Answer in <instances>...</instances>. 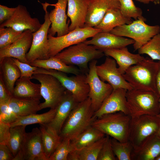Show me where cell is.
Segmentation results:
<instances>
[{
    "instance_id": "681fc988",
    "label": "cell",
    "mask_w": 160,
    "mask_h": 160,
    "mask_svg": "<svg viewBox=\"0 0 160 160\" xmlns=\"http://www.w3.org/2000/svg\"><path fill=\"white\" fill-rule=\"evenodd\" d=\"M156 135L158 137L160 138V126Z\"/></svg>"
},
{
    "instance_id": "5bb4252c",
    "label": "cell",
    "mask_w": 160,
    "mask_h": 160,
    "mask_svg": "<svg viewBox=\"0 0 160 160\" xmlns=\"http://www.w3.org/2000/svg\"><path fill=\"white\" fill-rule=\"evenodd\" d=\"M116 64L114 59L106 57L103 63L96 66L97 75L102 81L110 84L113 89L121 88L129 90L133 89L120 73Z\"/></svg>"
},
{
    "instance_id": "4316f807",
    "label": "cell",
    "mask_w": 160,
    "mask_h": 160,
    "mask_svg": "<svg viewBox=\"0 0 160 160\" xmlns=\"http://www.w3.org/2000/svg\"><path fill=\"white\" fill-rule=\"evenodd\" d=\"M31 79L20 77L16 81L12 96L18 98H28L40 99V84H36Z\"/></svg>"
},
{
    "instance_id": "8992f818",
    "label": "cell",
    "mask_w": 160,
    "mask_h": 160,
    "mask_svg": "<svg viewBox=\"0 0 160 160\" xmlns=\"http://www.w3.org/2000/svg\"><path fill=\"white\" fill-rule=\"evenodd\" d=\"M131 117L122 112L110 113L97 118L92 126L121 142L129 141Z\"/></svg>"
},
{
    "instance_id": "816d5d0a",
    "label": "cell",
    "mask_w": 160,
    "mask_h": 160,
    "mask_svg": "<svg viewBox=\"0 0 160 160\" xmlns=\"http://www.w3.org/2000/svg\"><path fill=\"white\" fill-rule=\"evenodd\" d=\"M159 105H160V97L159 99ZM157 116L160 118V113Z\"/></svg>"
},
{
    "instance_id": "5b68a950",
    "label": "cell",
    "mask_w": 160,
    "mask_h": 160,
    "mask_svg": "<svg viewBox=\"0 0 160 160\" xmlns=\"http://www.w3.org/2000/svg\"><path fill=\"white\" fill-rule=\"evenodd\" d=\"M160 126V118L157 115H144L132 119L129 141L133 153L140 150L154 135Z\"/></svg>"
},
{
    "instance_id": "60d3db41",
    "label": "cell",
    "mask_w": 160,
    "mask_h": 160,
    "mask_svg": "<svg viewBox=\"0 0 160 160\" xmlns=\"http://www.w3.org/2000/svg\"><path fill=\"white\" fill-rule=\"evenodd\" d=\"M114 155L111 147V139L107 135L97 160H115Z\"/></svg>"
},
{
    "instance_id": "8fae6325",
    "label": "cell",
    "mask_w": 160,
    "mask_h": 160,
    "mask_svg": "<svg viewBox=\"0 0 160 160\" xmlns=\"http://www.w3.org/2000/svg\"><path fill=\"white\" fill-rule=\"evenodd\" d=\"M45 12L44 21L37 31L33 33V39L31 48L26 55V58L29 64L37 59H47L48 55V30L51 23L47 10L48 3H41Z\"/></svg>"
},
{
    "instance_id": "ac0fdd59",
    "label": "cell",
    "mask_w": 160,
    "mask_h": 160,
    "mask_svg": "<svg viewBox=\"0 0 160 160\" xmlns=\"http://www.w3.org/2000/svg\"><path fill=\"white\" fill-rule=\"evenodd\" d=\"M67 3L68 0H57L56 4L49 3V6H54L55 8L49 13L51 24L48 34L54 36L57 33V36L60 37L69 32V23H67V15L66 13Z\"/></svg>"
},
{
    "instance_id": "f546056e",
    "label": "cell",
    "mask_w": 160,
    "mask_h": 160,
    "mask_svg": "<svg viewBox=\"0 0 160 160\" xmlns=\"http://www.w3.org/2000/svg\"><path fill=\"white\" fill-rule=\"evenodd\" d=\"M106 138L105 136L80 150L72 151L68 160H97Z\"/></svg>"
},
{
    "instance_id": "44dd1931",
    "label": "cell",
    "mask_w": 160,
    "mask_h": 160,
    "mask_svg": "<svg viewBox=\"0 0 160 160\" xmlns=\"http://www.w3.org/2000/svg\"><path fill=\"white\" fill-rule=\"evenodd\" d=\"M79 103L72 93L66 90L62 100L56 107L54 118L48 124L60 135L66 120Z\"/></svg>"
},
{
    "instance_id": "30bf717a",
    "label": "cell",
    "mask_w": 160,
    "mask_h": 160,
    "mask_svg": "<svg viewBox=\"0 0 160 160\" xmlns=\"http://www.w3.org/2000/svg\"><path fill=\"white\" fill-rule=\"evenodd\" d=\"M101 31L94 28H77L60 37H55L48 34L49 58L54 57L65 48L86 40Z\"/></svg>"
},
{
    "instance_id": "83f0119b",
    "label": "cell",
    "mask_w": 160,
    "mask_h": 160,
    "mask_svg": "<svg viewBox=\"0 0 160 160\" xmlns=\"http://www.w3.org/2000/svg\"><path fill=\"white\" fill-rule=\"evenodd\" d=\"M39 125L44 151L49 160L62 139L60 135L48 124H40Z\"/></svg>"
},
{
    "instance_id": "f907efd6",
    "label": "cell",
    "mask_w": 160,
    "mask_h": 160,
    "mask_svg": "<svg viewBox=\"0 0 160 160\" xmlns=\"http://www.w3.org/2000/svg\"><path fill=\"white\" fill-rule=\"evenodd\" d=\"M155 160H160V155L156 158Z\"/></svg>"
},
{
    "instance_id": "4dcf8cb0",
    "label": "cell",
    "mask_w": 160,
    "mask_h": 160,
    "mask_svg": "<svg viewBox=\"0 0 160 160\" xmlns=\"http://www.w3.org/2000/svg\"><path fill=\"white\" fill-rule=\"evenodd\" d=\"M105 135L91 126L71 140L72 151L80 150L104 137Z\"/></svg>"
},
{
    "instance_id": "d590c367",
    "label": "cell",
    "mask_w": 160,
    "mask_h": 160,
    "mask_svg": "<svg viewBox=\"0 0 160 160\" xmlns=\"http://www.w3.org/2000/svg\"><path fill=\"white\" fill-rule=\"evenodd\" d=\"M140 54H145L152 60L160 61V33L153 37L138 49Z\"/></svg>"
},
{
    "instance_id": "4fadbf2b",
    "label": "cell",
    "mask_w": 160,
    "mask_h": 160,
    "mask_svg": "<svg viewBox=\"0 0 160 160\" xmlns=\"http://www.w3.org/2000/svg\"><path fill=\"white\" fill-rule=\"evenodd\" d=\"M14 160H48L44 153L39 129L26 132L21 148Z\"/></svg>"
},
{
    "instance_id": "9c48e42d",
    "label": "cell",
    "mask_w": 160,
    "mask_h": 160,
    "mask_svg": "<svg viewBox=\"0 0 160 160\" xmlns=\"http://www.w3.org/2000/svg\"><path fill=\"white\" fill-rule=\"evenodd\" d=\"M37 73L49 74L56 77L66 89L72 93L79 103L89 97V88L85 73H81L69 76L66 73L60 71L39 68H37L34 74Z\"/></svg>"
},
{
    "instance_id": "484cf974",
    "label": "cell",
    "mask_w": 160,
    "mask_h": 160,
    "mask_svg": "<svg viewBox=\"0 0 160 160\" xmlns=\"http://www.w3.org/2000/svg\"><path fill=\"white\" fill-rule=\"evenodd\" d=\"M133 21L125 17L120 8H113L106 12L100 23L94 28L102 32H110L116 27L130 24Z\"/></svg>"
},
{
    "instance_id": "f5cc1de1",
    "label": "cell",
    "mask_w": 160,
    "mask_h": 160,
    "mask_svg": "<svg viewBox=\"0 0 160 160\" xmlns=\"http://www.w3.org/2000/svg\"><path fill=\"white\" fill-rule=\"evenodd\" d=\"M159 0L160 1V0Z\"/></svg>"
},
{
    "instance_id": "7402d4cb",
    "label": "cell",
    "mask_w": 160,
    "mask_h": 160,
    "mask_svg": "<svg viewBox=\"0 0 160 160\" xmlns=\"http://www.w3.org/2000/svg\"><path fill=\"white\" fill-rule=\"evenodd\" d=\"M90 0H68L67 15L70 19L69 32L84 28Z\"/></svg>"
},
{
    "instance_id": "1f68e13d",
    "label": "cell",
    "mask_w": 160,
    "mask_h": 160,
    "mask_svg": "<svg viewBox=\"0 0 160 160\" xmlns=\"http://www.w3.org/2000/svg\"><path fill=\"white\" fill-rule=\"evenodd\" d=\"M160 155V138L155 135L139 151L133 153L132 160H155Z\"/></svg>"
},
{
    "instance_id": "7c38bea8",
    "label": "cell",
    "mask_w": 160,
    "mask_h": 160,
    "mask_svg": "<svg viewBox=\"0 0 160 160\" xmlns=\"http://www.w3.org/2000/svg\"><path fill=\"white\" fill-rule=\"evenodd\" d=\"M97 63L96 60L89 63V71L86 74L89 88V97L91 99L92 106L95 112L99 109L113 90L110 84L102 81L97 75L96 69Z\"/></svg>"
},
{
    "instance_id": "7bdbcfd3",
    "label": "cell",
    "mask_w": 160,
    "mask_h": 160,
    "mask_svg": "<svg viewBox=\"0 0 160 160\" xmlns=\"http://www.w3.org/2000/svg\"><path fill=\"white\" fill-rule=\"evenodd\" d=\"M10 125L0 121V144L7 145L10 136Z\"/></svg>"
},
{
    "instance_id": "d6a6232c",
    "label": "cell",
    "mask_w": 160,
    "mask_h": 160,
    "mask_svg": "<svg viewBox=\"0 0 160 160\" xmlns=\"http://www.w3.org/2000/svg\"><path fill=\"white\" fill-rule=\"evenodd\" d=\"M56 108H50L47 112L41 114H34L19 117L15 122L10 124V127L17 125L27 126L35 124H49L54 118Z\"/></svg>"
},
{
    "instance_id": "f35d334b",
    "label": "cell",
    "mask_w": 160,
    "mask_h": 160,
    "mask_svg": "<svg viewBox=\"0 0 160 160\" xmlns=\"http://www.w3.org/2000/svg\"><path fill=\"white\" fill-rule=\"evenodd\" d=\"M72 151L71 140L67 138H63L49 160H68V155Z\"/></svg>"
},
{
    "instance_id": "ffe728a7",
    "label": "cell",
    "mask_w": 160,
    "mask_h": 160,
    "mask_svg": "<svg viewBox=\"0 0 160 160\" xmlns=\"http://www.w3.org/2000/svg\"><path fill=\"white\" fill-rule=\"evenodd\" d=\"M120 7L119 0H90L84 28H94L108 10Z\"/></svg>"
},
{
    "instance_id": "7a4b0ae2",
    "label": "cell",
    "mask_w": 160,
    "mask_h": 160,
    "mask_svg": "<svg viewBox=\"0 0 160 160\" xmlns=\"http://www.w3.org/2000/svg\"><path fill=\"white\" fill-rule=\"evenodd\" d=\"M158 67V62L147 57L129 67L123 76L134 89L157 92L156 78Z\"/></svg>"
},
{
    "instance_id": "277c9868",
    "label": "cell",
    "mask_w": 160,
    "mask_h": 160,
    "mask_svg": "<svg viewBox=\"0 0 160 160\" xmlns=\"http://www.w3.org/2000/svg\"><path fill=\"white\" fill-rule=\"evenodd\" d=\"M160 95L152 91L133 88L127 90L126 98L132 119L144 115H158L160 113Z\"/></svg>"
},
{
    "instance_id": "bcb514c9",
    "label": "cell",
    "mask_w": 160,
    "mask_h": 160,
    "mask_svg": "<svg viewBox=\"0 0 160 160\" xmlns=\"http://www.w3.org/2000/svg\"><path fill=\"white\" fill-rule=\"evenodd\" d=\"M12 96L0 78V102H8Z\"/></svg>"
},
{
    "instance_id": "6da1fadb",
    "label": "cell",
    "mask_w": 160,
    "mask_h": 160,
    "mask_svg": "<svg viewBox=\"0 0 160 160\" xmlns=\"http://www.w3.org/2000/svg\"><path fill=\"white\" fill-rule=\"evenodd\" d=\"M88 97L79 103L73 109L65 122L60 135L62 139L67 138L71 140L92 126L96 119Z\"/></svg>"
},
{
    "instance_id": "ab89813d",
    "label": "cell",
    "mask_w": 160,
    "mask_h": 160,
    "mask_svg": "<svg viewBox=\"0 0 160 160\" xmlns=\"http://www.w3.org/2000/svg\"><path fill=\"white\" fill-rule=\"evenodd\" d=\"M19 117L9 107L8 102H0V121L10 124Z\"/></svg>"
},
{
    "instance_id": "e575fe53",
    "label": "cell",
    "mask_w": 160,
    "mask_h": 160,
    "mask_svg": "<svg viewBox=\"0 0 160 160\" xmlns=\"http://www.w3.org/2000/svg\"><path fill=\"white\" fill-rule=\"evenodd\" d=\"M111 144L113 153L118 160H132L134 150L129 141L123 143L113 138L111 139Z\"/></svg>"
},
{
    "instance_id": "836d02e7",
    "label": "cell",
    "mask_w": 160,
    "mask_h": 160,
    "mask_svg": "<svg viewBox=\"0 0 160 160\" xmlns=\"http://www.w3.org/2000/svg\"><path fill=\"white\" fill-rule=\"evenodd\" d=\"M26 127L21 125L10 127V137L7 145L14 158L21 147L26 133Z\"/></svg>"
},
{
    "instance_id": "52a82bcc",
    "label": "cell",
    "mask_w": 160,
    "mask_h": 160,
    "mask_svg": "<svg viewBox=\"0 0 160 160\" xmlns=\"http://www.w3.org/2000/svg\"><path fill=\"white\" fill-rule=\"evenodd\" d=\"M145 22L141 19L135 20L130 24L115 27L110 33L134 40V49L138 50L154 36L160 33L159 25H150Z\"/></svg>"
},
{
    "instance_id": "8d00e7d4",
    "label": "cell",
    "mask_w": 160,
    "mask_h": 160,
    "mask_svg": "<svg viewBox=\"0 0 160 160\" xmlns=\"http://www.w3.org/2000/svg\"><path fill=\"white\" fill-rule=\"evenodd\" d=\"M120 4V10L123 15L126 18L135 20H142L146 21L143 16V11L140 8L136 7L132 0H119Z\"/></svg>"
},
{
    "instance_id": "9a60e30c",
    "label": "cell",
    "mask_w": 160,
    "mask_h": 160,
    "mask_svg": "<svg viewBox=\"0 0 160 160\" xmlns=\"http://www.w3.org/2000/svg\"><path fill=\"white\" fill-rule=\"evenodd\" d=\"M13 15L0 25V27H10L19 31L30 30L33 33L37 31L42 24L39 19L31 17L26 7L18 5Z\"/></svg>"
},
{
    "instance_id": "d4e9b609",
    "label": "cell",
    "mask_w": 160,
    "mask_h": 160,
    "mask_svg": "<svg viewBox=\"0 0 160 160\" xmlns=\"http://www.w3.org/2000/svg\"><path fill=\"white\" fill-rule=\"evenodd\" d=\"M40 99L12 96L8 102L12 111L18 117L36 114L41 110Z\"/></svg>"
},
{
    "instance_id": "b9f144b4",
    "label": "cell",
    "mask_w": 160,
    "mask_h": 160,
    "mask_svg": "<svg viewBox=\"0 0 160 160\" xmlns=\"http://www.w3.org/2000/svg\"><path fill=\"white\" fill-rule=\"evenodd\" d=\"M13 60L14 63L18 68L20 71V77H26L31 79L34 72L37 69L38 67L22 62L15 58H13Z\"/></svg>"
},
{
    "instance_id": "74e56055",
    "label": "cell",
    "mask_w": 160,
    "mask_h": 160,
    "mask_svg": "<svg viewBox=\"0 0 160 160\" xmlns=\"http://www.w3.org/2000/svg\"><path fill=\"white\" fill-rule=\"evenodd\" d=\"M23 32L17 31L10 27H0V49L14 42L21 36Z\"/></svg>"
},
{
    "instance_id": "f1b7e54d",
    "label": "cell",
    "mask_w": 160,
    "mask_h": 160,
    "mask_svg": "<svg viewBox=\"0 0 160 160\" xmlns=\"http://www.w3.org/2000/svg\"><path fill=\"white\" fill-rule=\"evenodd\" d=\"M30 64L38 68L54 70L66 73L76 75L83 73L78 67L67 65L54 57L47 59L36 60Z\"/></svg>"
},
{
    "instance_id": "d6986e66",
    "label": "cell",
    "mask_w": 160,
    "mask_h": 160,
    "mask_svg": "<svg viewBox=\"0 0 160 160\" xmlns=\"http://www.w3.org/2000/svg\"><path fill=\"white\" fill-rule=\"evenodd\" d=\"M104 52L107 50L120 49L133 44L135 41L131 39L115 35L110 32L101 31L94 36L91 39L84 41Z\"/></svg>"
},
{
    "instance_id": "7dc6e473",
    "label": "cell",
    "mask_w": 160,
    "mask_h": 160,
    "mask_svg": "<svg viewBox=\"0 0 160 160\" xmlns=\"http://www.w3.org/2000/svg\"><path fill=\"white\" fill-rule=\"evenodd\" d=\"M158 67L156 78V87L158 93L160 96V61L158 62Z\"/></svg>"
},
{
    "instance_id": "ee69618b",
    "label": "cell",
    "mask_w": 160,
    "mask_h": 160,
    "mask_svg": "<svg viewBox=\"0 0 160 160\" xmlns=\"http://www.w3.org/2000/svg\"><path fill=\"white\" fill-rule=\"evenodd\" d=\"M16 9V7L10 8L0 5V24L9 19L13 15Z\"/></svg>"
},
{
    "instance_id": "2e32d148",
    "label": "cell",
    "mask_w": 160,
    "mask_h": 160,
    "mask_svg": "<svg viewBox=\"0 0 160 160\" xmlns=\"http://www.w3.org/2000/svg\"><path fill=\"white\" fill-rule=\"evenodd\" d=\"M127 90L121 88L113 89L99 109L95 112V117L97 119L105 114L119 112L130 115L126 98Z\"/></svg>"
},
{
    "instance_id": "ba28073f",
    "label": "cell",
    "mask_w": 160,
    "mask_h": 160,
    "mask_svg": "<svg viewBox=\"0 0 160 160\" xmlns=\"http://www.w3.org/2000/svg\"><path fill=\"white\" fill-rule=\"evenodd\" d=\"M32 79L36 80L40 83L41 94L45 100L40 104L41 110L56 108L66 90L59 80L54 76L43 73L33 74Z\"/></svg>"
},
{
    "instance_id": "3957f363",
    "label": "cell",
    "mask_w": 160,
    "mask_h": 160,
    "mask_svg": "<svg viewBox=\"0 0 160 160\" xmlns=\"http://www.w3.org/2000/svg\"><path fill=\"white\" fill-rule=\"evenodd\" d=\"M104 55L103 51L83 41L67 47L54 57L67 65L77 67L87 74L89 71V63Z\"/></svg>"
},
{
    "instance_id": "c3c4849f",
    "label": "cell",
    "mask_w": 160,
    "mask_h": 160,
    "mask_svg": "<svg viewBox=\"0 0 160 160\" xmlns=\"http://www.w3.org/2000/svg\"><path fill=\"white\" fill-rule=\"evenodd\" d=\"M135 1L144 4H148L150 2H152L155 4H159L160 1L159 0H135Z\"/></svg>"
},
{
    "instance_id": "f6af8a7d",
    "label": "cell",
    "mask_w": 160,
    "mask_h": 160,
    "mask_svg": "<svg viewBox=\"0 0 160 160\" xmlns=\"http://www.w3.org/2000/svg\"><path fill=\"white\" fill-rule=\"evenodd\" d=\"M14 157L6 145L0 144V160H14Z\"/></svg>"
},
{
    "instance_id": "cb8c5ba5",
    "label": "cell",
    "mask_w": 160,
    "mask_h": 160,
    "mask_svg": "<svg viewBox=\"0 0 160 160\" xmlns=\"http://www.w3.org/2000/svg\"><path fill=\"white\" fill-rule=\"evenodd\" d=\"M0 78L12 95L16 82L21 77L20 71L13 58L9 57L0 59Z\"/></svg>"
},
{
    "instance_id": "e0dca14e",
    "label": "cell",
    "mask_w": 160,
    "mask_h": 160,
    "mask_svg": "<svg viewBox=\"0 0 160 160\" xmlns=\"http://www.w3.org/2000/svg\"><path fill=\"white\" fill-rule=\"evenodd\" d=\"M33 39V32L30 30L24 31L16 41L4 48L0 49V59L9 57L29 64L26 55L31 47Z\"/></svg>"
},
{
    "instance_id": "603a6c76",
    "label": "cell",
    "mask_w": 160,
    "mask_h": 160,
    "mask_svg": "<svg viewBox=\"0 0 160 160\" xmlns=\"http://www.w3.org/2000/svg\"><path fill=\"white\" fill-rule=\"evenodd\" d=\"M104 53L105 55L111 57L116 60L119 66L118 69L122 75L131 66L137 64L145 58L139 53L130 52L127 47L107 50Z\"/></svg>"
}]
</instances>
